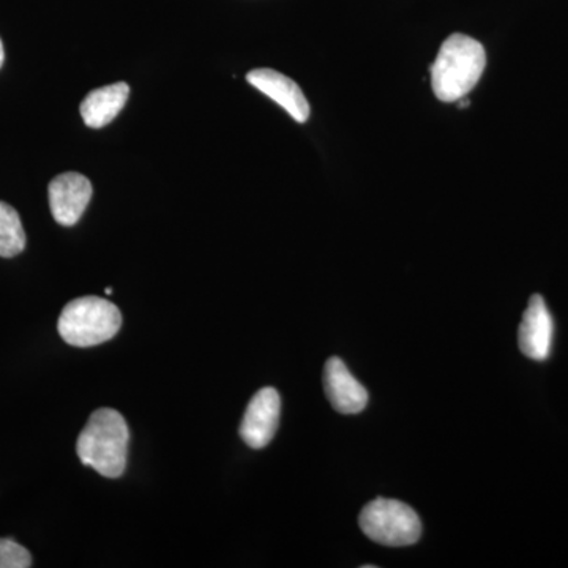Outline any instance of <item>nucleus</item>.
I'll use <instances>...</instances> for the list:
<instances>
[{
    "label": "nucleus",
    "mask_w": 568,
    "mask_h": 568,
    "mask_svg": "<svg viewBox=\"0 0 568 568\" xmlns=\"http://www.w3.org/2000/svg\"><path fill=\"white\" fill-rule=\"evenodd\" d=\"M92 183L80 173H65L52 179L48 186L50 209L55 222L73 226L80 222L92 197Z\"/></svg>",
    "instance_id": "obj_6"
},
{
    "label": "nucleus",
    "mask_w": 568,
    "mask_h": 568,
    "mask_svg": "<svg viewBox=\"0 0 568 568\" xmlns=\"http://www.w3.org/2000/svg\"><path fill=\"white\" fill-rule=\"evenodd\" d=\"M552 331V317L544 297L532 295L519 325V349L532 361H545L551 351Z\"/></svg>",
    "instance_id": "obj_9"
},
{
    "label": "nucleus",
    "mask_w": 568,
    "mask_h": 568,
    "mask_svg": "<svg viewBox=\"0 0 568 568\" xmlns=\"http://www.w3.org/2000/svg\"><path fill=\"white\" fill-rule=\"evenodd\" d=\"M32 556L11 538H0V568H29Z\"/></svg>",
    "instance_id": "obj_12"
},
{
    "label": "nucleus",
    "mask_w": 568,
    "mask_h": 568,
    "mask_svg": "<svg viewBox=\"0 0 568 568\" xmlns=\"http://www.w3.org/2000/svg\"><path fill=\"white\" fill-rule=\"evenodd\" d=\"M324 390L328 402L339 414H358L368 405V394L358 383L345 362L338 357L328 358L324 368Z\"/></svg>",
    "instance_id": "obj_7"
},
{
    "label": "nucleus",
    "mask_w": 568,
    "mask_h": 568,
    "mask_svg": "<svg viewBox=\"0 0 568 568\" xmlns=\"http://www.w3.org/2000/svg\"><path fill=\"white\" fill-rule=\"evenodd\" d=\"M104 293H106V294H112V290H111V287H106V291H104Z\"/></svg>",
    "instance_id": "obj_14"
},
{
    "label": "nucleus",
    "mask_w": 568,
    "mask_h": 568,
    "mask_svg": "<svg viewBox=\"0 0 568 568\" xmlns=\"http://www.w3.org/2000/svg\"><path fill=\"white\" fill-rule=\"evenodd\" d=\"M246 81L264 95L278 103L295 122L305 123L310 118V103L302 89L280 71L256 69L246 74Z\"/></svg>",
    "instance_id": "obj_8"
},
{
    "label": "nucleus",
    "mask_w": 568,
    "mask_h": 568,
    "mask_svg": "<svg viewBox=\"0 0 568 568\" xmlns=\"http://www.w3.org/2000/svg\"><path fill=\"white\" fill-rule=\"evenodd\" d=\"M485 67L487 54L480 41L455 33L444 41L432 65L433 92L440 102H458L476 88Z\"/></svg>",
    "instance_id": "obj_2"
},
{
    "label": "nucleus",
    "mask_w": 568,
    "mask_h": 568,
    "mask_svg": "<svg viewBox=\"0 0 568 568\" xmlns=\"http://www.w3.org/2000/svg\"><path fill=\"white\" fill-rule=\"evenodd\" d=\"M26 233L20 213L0 201V257H14L24 252Z\"/></svg>",
    "instance_id": "obj_11"
},
{
    "label": "nucleus",
    "mask_w": 568,
    "mask_h": 568,
    "mask_svg": "<svg viewBox=\"0 0 568 568\" xmlns=\"http://www.w3.org/2000/svg\"><path fill=\"white\" fill-rule=\"evenodd\" d=\"M122 327L121 310L97 295L74 298L59 316L58 331L67 345L92 347L110 342Z\"/></svg>",
    "instance_id": "obj_3"
},
{
    "label": "nucleus",
    "mask_w": 568,
    "mask_h": 568,
    "mask_svg": "<svg viewBox=\"0 0 568 568\" xmlns=\"http://www.w3.org/2000/svg\"><path fill=\"white\" fill-rule=\"evenodd\" d=\"M280 410H282V399L275 388H261L250 399L245 416L242 418L241 429H239L246 446L264 448L271 444L278 428Z\"/></svg>",
    "instance_id": "obj_5"
},
{
    "label": "nucleus",
    "mask_w": 568,
    "mask_h": 568,
    "mask_svg": "<svg viewBox=\"0 0 568 568\" xmlns=\"http://www.w3.org/2000/svg\"><path fill=\"white\" fill-rule=\"evenodd\" d=\"M130 432L121 413L102 407L89 417L77 443L82 465L92 467L100 476L118 478L125 473Z\"/></svg>",
    "instance_id": "obj_1"
},
{
    "label": "nucleus",
    "mask_w": 568,
    "mask_h": 568,
    "mask_svg": "<svg viewBox=\"0 0 568 568\" xmlns=\"http://www.w3.org/2000/svg\"><path fill=\"white\" fill-rule=\"evenodd\" d=\"M3 61H6V50H3V43L0 40V69H2Z\"/></svg>",
    "instance_id": "obj_13"
},
{
    "label": "nucleus",
    "mask_w": 568,
    "mask_h": 568,
    "mask_svg": "<svg viewBox=\"0 0 568 568\" xmlns=\"http://www.w3.org/2000/svg\"><path fill=\"white\" fill-rule=\"evenodd\" d=\"M358 525L369 540L384 547H409L422 536L420 518L414 508L384 497L364 507Z\"/></svg>",
    "instance_id": "obj_4"
},
{
    "label": "nucleus",
    "mask_w": 568,
    "mask_h": 568,
    "mask_svg": "<svg viewBox=\"0 0 568 568\" xmlns=\"http://www.w3.org/2000/svg\"><path fill=\"white\" fill-rule=\"evenodd\" d=\"M130 95V85L126 82L104 85L95 89L82 100L81 118L91 129H103L118 118L125 106Z\"/></svg>",
    "instance_id": "obj_10"
}]
</instances>
